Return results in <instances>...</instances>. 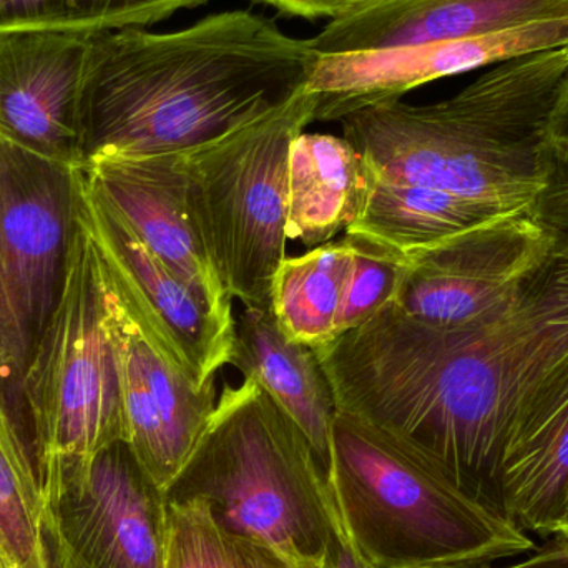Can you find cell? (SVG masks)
Listing matches in <instances>:
<instances>
[{
	"label": "cell",
	"instance_id": "cell-7",
	"mask_svg": "<svg viewBox=\"0 0 568 568\" xmlns=\"http://www.w3.org/2000/svg\"><path fill=\"white\" fill-rule=\"evenodd\" d=\"M22 397L42 476L126 443L99 260L80 215L65 287L27 367Z\"/></svg>",
	"mask_w": 568,
	"mask_h": 568
},
{
	"label": "cell",
	"instance_id": "cell-15",
	"mask_svg": "<svg viewBox=\"0 0 568 568\" xmlns=\"http://www.w3.org/2000/svg\"><path fill=\"white\" fill-rule=\"evenodd\" d=\"M80 170L156 258L222 316L235 317L232 296L213 266L193 212L183 153L113 156Z\"/></svg>",
	"mask_w": 568,
	"mask_h": 568
},
{
	"label": "cell",
	"instance_id": "cell-5",
	"mask_svg": "<svg viewBox=\"0 0 568 568\" xmlns=\"http://www.w3.org/2000/svg\"><path fill=\"white\" fill-rule=\"evenodd\" d=\"M273 547L297 568H331L341 532L326 470L303 430L253 379L225 386L205 436L165 489Z\"/></svg>",
	"mask_w": 568,
	"mask_h": 568
},
{
	"label": "cell",
	"instance_id": "cell-14",
	"mask_svg": "<svg viewBox=\"0 0 568 568\" xmlns=\"http://www.w3.org/2000/svg\"><path fill=\"white\" fill-rule=\"evenodd\" d=\"M89 37L60 32L0 36V139L80 169V97Z\"/></svg>",
	"mask_w": 568,
	"mask_h": 568
},
{
	"label": "cell",
	"instance_id": "cell-25",
	"mask_svg": "<svg viewBox=\"0 0 568 568\" xmlns=\"http://www.w3.org/2000/svg\"><path fill=\"white\" fill-rule=\"evenodd\" d=\"M353 242L354 260L341 314V334L363 326L394 303L407 272L403 260L361 240L353 239Z\"/></svg>",
	"mask_w": 568,
	"mask_h": 568
},
{
	"label": "cell",
	"instance_id": "cell-28",
	"mask_svg": "<svg viewBox=\"0 0 568 568\" xmlns=\"http://www.w3.org/2000/svg\"><path fill=\"white\" fill-rule=\"evenodd\" d=\"M559 539V547H550V549L539 552L540 556L547 557L552 560H564L568 562V500L566 509H564L562 517H560L559 527H557L556 536Z\"/></svg>",
	"mask_w": 568,
	"mask_h": 568
},
{
	"label": "cell",
	"instance_id": "cell-20",
	"mask_svg": "<svg viewBox=\"0 0 568 568\" xmlns=\"http://www.w3.org/2000/svg\"><path fill=\"white\" fill-rule=\"evenodd\" d=\"M500 215L509 213L469 196L393 182L371 173L363 212L344 235L407 263L413 256Z\"/></svg>",
	"mask_w": 568,
	"mask_h": 568
},
{
	"label": "cell",
	"instance_id": "cell-4",
	"mask_svg": "<svg viewBox=\"0 0 568 568\" xmlns=\"http://www.w3.org/2000/svg\"><path fill=\"white\" fill-rule=\"evenodd\" d=\"M329 486L344 540L369 568H484L537 550L499 506L341 410L331 434Z\"/></svg>",
	"mask_w": 568,
	"mask_h": 568
},
{
	"label": "cell",
	"instance_id": "cell-22",
	"mask_svg": "<svg viewBox=\"0 0 568 568\" xmlns=\"http://www.w3.org/2000/svg\"><path fill=\"white\" fill-rule=\"evenodd\" d=\"M42 509L32 434L0 396V568H53Z\"/></svg>",
	"mask_w": 568,
	"mask_h": 568
},
{
	"label": "cell",
	"instance_id": "cell-24",
	"mask_svg": "<svg viewBox=\"0 0 568 568\" xmlns=\"http://www.w3.org/2000/svg\"><path fill=\"white\" fill-rule=\"evenodd\" d=\"M165 568H297L273 547L220 526L200 504L169 503Z\"/></svg>",
	"mask_w": 568,
	"mask_h": 568
},
{
	"label": "cell",
	"instance_id": "cell-19",
	"mask_svg": "<svg viewBox=\"0 0 568 568\" xmlns=\"http://www.w3.org/2000/svg\"><path fill=\"white\" fill-rule=\"evenodd\" d=\"M369 182L366 160L344 136L300 133L287 159V240L311 250L334 242L363 212Z\"/></svg>",
	"mask_w": 568,
	"mask_h": 568
},
{
	"label": "cell",
	"instance_id": "cell-30",
	"mask_svg": "<svg viewBox=\"0 0 568 568\" xmlns=\"http://www.w3.org/2000/svg\"><path fill=\"white\" fill-rule=\"evenodd\" d=\"M484 568H496L494 566ZM499 568H568V562L564 560L547 559V557L536 554L530 559L523 560V562L513 564V566L499 567Z\"/></svg>",
	"mask_w": 568,
	"mask_h": 568
},
{
	"label": "cell",
	"instance_id": "cell-13",
	"mask_svg": "<svg viewBox=\"0 0 568 568\" xmlns=\"http://www.w3.org/2000/svg\"><path fill=\"white\" fill-rule=\"evenodd\" d=\"M560 49H568V17L480 39L320 55L306 90L316 99L314 122H341L426 83Z\"/></svg>",
	"mask_w": 568,
	"mask_h": 568
},
{
	"label": "cell",
	"instance_id": "cell-16",
	"mask_svg": "<svg viewBox=\"0 0 568 568\" xmlns=\"http://www.w3.org/2000/svg\"><path fill=\"white\" fill-rule=\"evenodd\" d=\"M568 0H376L307 39L320 55L480 39L567 19Z\"/></svg>",
	"mask_w": 568,
	"mask_h": 568
},
{
	"label": "cell",
	"instance_id": "cell-26",
	"mask_svg": "<svg viewBox=\"0 0 568 568\" xmlns=\"http://www.w3.org/2000/svg\"><path fill=\"white\" fill-rule=\"evenodd\" d=\"M530 213L554 236L568 240V80L550 120L546 183Z\"/></svg>",
	"mask_w": 568,
	"mask_h": 568
},
{
	"label": "cell",
	"instance_id": "cell-2",
	"mask_svg": "<svg viewBox=\"0 0 568 568\" xmlns=\"http://www.w3.org/2000/svg\"><path fill=\"white\" fill-rule=\"evenodd\" d=\"M320 53L250 10L176 32L89 37L80 97L82 165L183 153L250 125L307 89Z\"/></svg>",
	"mask_w": 568,
	"mask_h": 568
},
{
	"label": "cell",
	"instance_id": "cell-27",
	"mask_svg": "<svg viewBox=\"0 0 568 568\" xmlns=\"http://www.w3.org/2000/svg\"><path fill=\"white\" fill-rule=\"evenodd\" d=\"M255 2L273 7L284 16L301 17V19L307 20H336L347 13H353L361 7L369 6L376 0H255Z\"/></svg>",
	"mask_w": 568,
	"mask_h": 568
},
{
	"label": "cell",
	"instance_id": "cell-21",
	"mask_svg": "<svg viewBox=\"0 0 568 568\" xmlns=\"http://www.w3.org/2000/svg\"><path fill=\"white\" fill-rule=\"evenodd\" d=\"M354 260V242H337L286 256L272 284L270 311L290 339L320 349L341 336V314Z\"/></svg>",
	"mask_w": 568,
	"mask_h": 568
},
{
	"label": "cell",
	"instance_id": "cell-29",
	"mask_svg": "<svg viewBox=\"0 0 568 568\" xmlns=\"http://www.w3.org/2000/svg\"><path fill=\"white\" fill-rule=\"evenodd\" d=\"M331 568H369L364 566L356 554L351 549L349 544L341 536L339 544H337L336 556H334L333 566Z\"/></svg>",
	"mask_w": 568,
	"mask_h": 568
},
{
	"label": "cell",
	"instance_id": "cell-9",
	"mask_svg": "<svg viewBox=\"0 0 568 568\" xmlns=\"http://www.w3.org/2000/svg\"><path fill=\"white\" fill-rule=\"evenodd\" d=\"M53 568H165L169 500L125 440L43 473Z\"/></svg>",
	"mask_w": 568,
	"mask_h": 568
},
{
	"label": "cell",
	"instance_id": "cell-6",
	"mask_svg": "<svg viewBox=\"0 0 568 568\" xmlns=\"http://www.w3.org/2000/svg\"><path fill=\"white\" fill-rule=\"evenodd\" d=\"M304 90L283 109L215 142L183 152L193 212L232 300L270 310L287 243L290 146L314 122Z\"/></svg>",
	"mask_w": 568,
	"mask_h": 568
},
{
	"label": "cell",
	"instance_id": "cell-10",
	"mask_svg": "<svg viewBox=\"0 0 568 568\" xmlns=\"http://www.w3.org/2000/svg\"><path fill=\"white\" fill-rule=\"evenodd\" d=\"M79 215L95 245L103 282L143 333L193 383H213L216 373L232 364L235 317L222 316L200 291L156 258L82 170Z\"/></svg>",
	"mask_w": 568,
	"mask_h": 568
},
{
	"label": "cell",
	"instance_id": "cell-12",
	"mask_svg": "<svg viewBox=\"0 0 568 568\" xmlns=\"http://www.w3.org/2000/svg\"><path fill=\"white\" fill-rule=\"evenodd\" d=\"M100 270V268H99ZM105 326L115 353L126 443L143 469L166 489L199 446L215 414V381L199 386L143 333L103 282Z\"/></svg>",
	"mask_w": 568,
	"mask_h": 568
},
{
	"label": "cell",
	"instance_id": "cell-23",
	"mask_svg": "<svg viewBox=\"0 0 568 568\" xmlns=\"http://www.w3.org/2000/svg\"><path fill=\"white\" fill-rule=\"evenodd\" d=\"M209 0H0V36L60 32L93 36L153 26Z\"/></svg>",
	"mask_w": 568,
	"mask_h": 568
},
{
	"label": "cell",
	"instance_id": "cell-8",
	"mask_svg": "<svg viewBox=\"0 0 568 568\" xmlns=\"http://www.w3.org/2000/svg\"><path fill=\"white\" fill-rule=\"evenodd\" d=\"M79 205V169L0 139V396L29 430L23 376L65 287Z\"/></svg>",
	"mask_w": 568,
	"mask_h": 568
},
{
	"label": "cell",
	"instance_id": "cell-18",
	"mask_svg": "<svg viewBox=\"0 0 568 568\" xmlns=\"http://www.w3.org/2000/svg\"><path fill=\"white\" fill-rule=\"evenodd\" d=\"M232 364L303 430L329 479L337 406L316 349L290 339L272 311L243 306L235 317Z\"/></svg>",
	"mask_w": 568,
	"mask_h": 568
},
{
	"label": "cell",
	"instance_id": "cell-3",
	"mask_svg": "<svg viewBox=\"0 0 568 568\" xmlns=\"http://www.w3.org/2000/svg\"><path fill=\"white\" fill-rule=\"evenodd\" d=\"M567 80L568 49L549 50L499 63L443 102L381 103L339 123L379 179L530 212Z\"/></svg>",
	"mask_w": 568,
	"mask_h": 568
},
{
	"label": "cell",
	"instance_id": "cell-17",
	"mask_svg": "<svg viewBox=\"0 0 568 568\" xmlns=\"http://www.w3.org/2000/svg\"><path fill=\"white\" fill-rule=\"evenodd\" d=\"M496 499L526 532L556 536L568 500V361L510 424L497 460Z\"/></svg>",
	"mask_w": 568,
	"mask_h": 568
},
{
	"label": "cell",
	"instance_id": "cell-11",
	"mask_svg": "<svg viewBox=\"0 0 568 568\" xmlns=\"http://www.w3.org/2000/svg\"><path fill=\"white\" fill-rule=\"evenodd\" d=\"M554 245L532 213L496 216L413 256L394 304L430 326L484 323L513 303Z\"/></svg>",
	"mask_w": 568,
	"mask_h": 568
},
{
	"label": "cell",
	"instance_id": "cell-1",
	"mask_svg": "<svg viewBox=\"0 0 568 568\" xmlns=\"http://www.w3.org/2000/svg\"><path fill=\"white\" fill-rule=\"evenodd\" d=\"M316 353L337 410L499 506L496 469L507 430L568 361V240L556 236L513 303L484 323L430 326L390 303Z\"/></svg>",
	"mask_w": 568,
	"mask_h": 568
}]
</instances>
